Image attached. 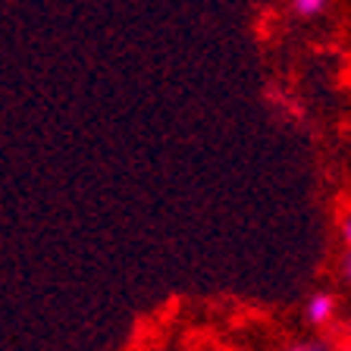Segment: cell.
I'll return each mask as SVG.
<instances>
[{"instance_id":"3957f363","label":"cell","mask_w":351,"mask_h":351,"mask_svg":"<svg viewBox=\"0 0 351 351\" xmlns=\"http://www.w3.org/2000/svg\"><path fill=\"white\" fill-rule=\"evenodd\" d=\"M342 241L348 245V251H351V210L342 217Z\"/></svg>"},{"instance_id":"5b68a950","label":"cell","mask_w":351,"mask_h":351,"mask_svg":"<svg viewBox=\"0 0 351 351\" xmlns=\"http://www.w3.org/2000/svg\"><path fill=\"white\" fill-rule=\"evenodd\" d=\"M342 276H345V282L351 285V251L342 257Z\"/></svg>"},{"instance_id":"6da1fadb","label":"cell","mask_w":351,"mask_h":351,"mask_svg":"<svg viewBox=\"0 0 351 351\" xmlns=\"http://www.w3.org/2000/svg\"><path fill=\"white\" fill-rule=\"evenodd\" d=\"M332 314H336V295L314 292L311 298H307V304H304L307 323H314V326H323V323L332 320Z\"/></svg>"},{"instance_id":"277c9868","label":"cell","mask_w":351,"mask_h":351,"mask_svg":"<svg viewBox=\"0 0 351 351\" xmlns=\"http://www.w3.org/2000/svg\"><path fill=\"white\" fill-rule=\"evenodd\" d=\"M285 351H326L320 342H298V345H292V348H285Z\"/></svg>"},{"instance_id":"7a4b0ae2","label":"cell","mask_w":351,"mask_h":351,"mask_svg":"<svg viewBox=\"0 0 351 351\" xmlns=\"http://www.w3.org/2000/svg\"><path fill=\"white\" fill-rule=\"evenodd\" d=\"M329 0H292V13L301 16V19H314L317 13L326 10Z\"/></svg>"}]
</instances>
